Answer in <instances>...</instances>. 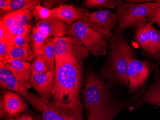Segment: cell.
<instances>
[{
    "instance_id": "obj_5",
    "label": "cell",
    "mask_w": 160,
    "mask_h": 120,
    "mask_svg": "<svg viewBox=\"0 0 160 120\" xmlns=\"http://www.w3.org/2000/svg\"><path fill=\"white\" fill-rule=\"evenodd\" d=\"M67 35L78 39L97 59L99 56L107 54L108 45L106 40L100 34L89 28L82 20L71 25Z\"/></svg>"
},
{
    "instance_id": "obj_35",
    "label": "cell",
    "mask_w": 160,
    "mask_h": 120,
    "mask_svg": "<svg viewBox=\"0 0 160 120\" xmlns=\"http://www.w3.org/2000/svg\"><path fill=\"white\" fill-rule=\"evenodd\" d=\"M12 0H1L0 1V9L1 13H2L4 10L9 5Z\"/></svg>"
},
{
    "instance_id": "obj_38",
    "label": "cell",
    "mask_w": 160,
    "mask_h": 120,
    "mask_svg": "<svg viewBox=\"0 0 160 120\" xmlns=\"http://www.w3.org/2000/svg\"></svg>"
},
{
    "instance_id": "obj_20",
    "label": "cell",
    "mask_w": 160,
    "mask_h": 120,
    "mask_svg": "<svg viewBox=\"0 0 160 120\" xmlns=\"http://www.w3.org/2000/svg\"><path fill=\"white\" fill-rule=\"evenodd\" d=\"M145 24H141L137 26L135 38L136 41L142 47V48L155 57L154 51L150 44L146 32Z\"/></svg>"
},
{
    "instance_id": "obj_1",
    "label": "cell",
    "mask_w": 160,
    "mask_h": 120,
    "mask_svg": "<svg viewBox=\"0 0 160 120\" xmlns=\"http://www.w3.org/2000/svg\"><path fill=\"white\" fill-rule=\"evenodd\" d=\"M82 69L78 60L71 55H65L55 60V81L53 101L73 111L82 118L84 105L80 102L83 82Z\"/></svg>"
},
{
    "instance_id": "obj_31",
    "label": "cell",
    "mask_w": 160,
    "mask_h": 120,
    "mask_svg": "<svg viewBox=\"0 0 160 120\" xmlns=\"http://www.w3.org/2000/svg\"><path fill=\"white\" fill-rule=\"evenodd\" d=\"M10 32L2 21H0V42L7 43L9 37Z\"/></svg>"
},
{
    "instance_id": "obj_12",
    "label": "cell",
    "mask_w": 160,
    "mask_h": 120,
    "mask_svg": "<svg viewBox=\"0 0 160 120\" xmlns=\"http://www.w3.org/2000/svg\"><path fill=\"white\" fill-rule=\"evenodd\" d=\"M71 25L57 18H50L40 21L34 28L48 37H64Z\"/></svg>"
},
{
    "instance_id": "obj_32",
    "label": "cell",
    "mask_w": 160,
    "mask_h": 120,
    "mask_svg": "<svg viewBox=\"0 0 160 120\" xmlns=\"http://www.w3.org/2000/svg\"><path fill=\"white\" fill-rule=\"evenodd\" d=\"M149 24L152 25L153 23L160 22V7H157L152 16L148 19Z\"/></svg>"
},
{
    "instance_id": "obj_7",
    "label": "cell",
    "mask_w": 160,
    "mask_h": 120,
    "mask_svg": "<svg viewBox=\"0 0 160 120\" xmlns=\"http://www.w3.org/2000/svg\"><path fill=\"white\" fill-rule=\"evenodd\" d=\"M56 60L65 55L75 57L83 69V61L88 56L89 51L78 39L73 37H61L53 38Z\"/></svg>"
},
{
    "instance_id": "obj_13",
    "label": "cell",
    "mask_w": 160,
    "mask_h": 120,
    "mask_svg": "<svg viewBox=\"0 0 160 120\" xmlns=\"http://www.w3.org/2000/svg\"><path fill=\"white\" fill-rule=\"evenodd\" d=\"M42 119L43 120H83L73 111L53 101L49 102L43 111Z\"/></svg>"
},
{
    "instance_id": "obj_19",
    "label": "cell",
    "mask_w": 160,
    "mask_h": 120,
    "mask_svg": "<svg viewBox=\"0 0 160 120\" xmlns=\"http://www.w3.org/2000/svg\"><path fill=\"white\" fill-rule=\"evenodd\" d=\"M41 1L38 0H12L9 5L4 10V12L27 10L33 11L36 5L40 4Z\"/></svg>"
},
{
    "instance_id": "obj_3",
    "label": "cell",
    "mask_w": 160,
    "mask_h": 120,
    "mask_svg": "<svg viewBox=\"0 0 160 120\" xmlns=\"http://www.w3.org/2000/svg\"><path fill=\"white\" fill-rule=\"evenodd\" d=\"M108 48V59L101 69V75L107 79L110 87L115 85L128 87V65L129 60L135 57L134 51L123 36L119 27L115 29L109 40Z\"/></svg>"
},
{
    "instance_id": "obj_36",
    "label": "cell",
    "mask_w": 160,
    "mask_h": 120,
    "mask_svg": "<svg viewBox=\"0 0 160 120\" xmlns=\"http://www.w3.org/2000/svg\"><path fill=\"white\" fill-rule=\"evenodd\" d=\"M155 3L157 7H160V1H155Z\"/></svg>"
},
{
    "instance_id": "obj_24",
    "label": "cell",
    "mask_w": 160,
    "mask_h": 120,
    "mask_svg": "<svg viewBox=\"0 0 160 120\" xmlns=\"http://www.w3.org/2000/svg\"><path fill=\"white\" fill-rule=\"evenodd\" d=\"M43 55L45 57L52 70L55 68V51L54 45L53 37H48L45 44Z\"/></svg>"
},
{
    "instance_id": "obj_28",
    "label": "cell",
    "mask_w": 160,
    "mask_h": 120,
    "mask_svg": "<svg viewBox=\"0 0 160 120\" xmlns=\"http://www.w3.org/2000/svg\"><path fill=\"white\" fill-rule=\"evenodd\" d=\"M13 73L8 63L0 61V86L3 88L5 84L12 77Z\"/></svg>"
},
{
    "instance_id": "obj_15",
    "label": "cell",
    "mask_w": 160,
    "mask_h": 120,
    "mask_svg": "<svg viewBox=\"0 0 160 120\" xmlns=\"http://www.w3.org/2000/svg\"><path fill=\"white\" fill-rule=\"evenodd\" d=\"M36 56L31 46L28 47H18L13 46L8 47V52L3 62L9 63L12 60L17 59L30 62Z\"/></svg>"
},
{
    "instance_id": "obj_37",
    "label": "cell",
    "mask_w": 160,
    "mask_h": 120,
    "mask_svg": "<svg viewBox=\"0 0 160 120\" xmlns=\"http://www.w3.org/2000/svg\"><path fill=\"white\" fill-rule=\"evenodd\" d=\"M158 25H159V26L160 27V22H159V23H158Z\"/></svg>"
},
{
    "instance_id": "obj_9",
    "label": "cell",
    "mask_w": 160,
    "mask_h": 120,
    "mask_svg": "<svg viewBox=\"0 0 160 120\" xmlns=\"http://www.w3.org/2000/svg\"><path fill=\"white\" fill-rule=\"evenodd\" d=\"M150 73V66L148 63L139 60H130L127 68V76L131 92L139 89L147 80Z\"/></svg>"
},
{
    "instance_id": "obj_29",
    "label": "cell",
    "mask_w": 160,
    "mask_h": 120,
    "mask_svg": "<svg viewBox=\"0 0 160 120\" xmlns=\"http://www.w3.org/2000/svg\"><path fill=\"white\" fill-rule=\"evenodd\" d=\"M31 28L30 25L26 26H17L10 32L8 39L17 36H26L28 35L30 32Z\"/></svg>"
},
{
    "instance_id": "obj_11",
    "label": "cell",
    "mask_w": 160,
    "mask_h": 120,
    "mask_svg": "<svg viewBox=\"0 0 160 120\" xmlns=\"http://www.w3.org/2000/svg\"><path fill=\"white\" fill-rule=\"evenodd\" d=\"M2 89L4 91L10 90L20 95L32 105L36 111H44L49 102V101L44 100L40 96L29 92V89L14 76L7 82Z\"/></svg>"
},
{
    "instance_id": "obj_10",
    "label": "cell",
    "mask_w": 160,
    "mask_h": 120,
    "mask_svg": "<svg viewBox=\"0 0 160 120\" xmlns=\"http://www.w3.org/2000/svg\"><path fill=\"white\" fill-rule=\"evenodd\" d=\"M55 70L45 73H32L30 83L44 100L49 101L52 96L55 81Z\"/></svg>"
},
{
    "instance_id": "obj_18",
    "label": "cell",
    "mask_w": 160,
    "mask_h": 120,
    "mask_svg": "<svg viewBox=\"0 0 160 120\" xmlns=\"http://www.w3.org/2000/svg\"><path fill=\"white\" fill-rule=\"evenodd\" d=\"M62 5L55 7L52 9H50L45 6H41L40 4H38L31 12V14L33 18L38 21L50 18H59Z\"/></svg>"
},
{
    "instance_id": "obj_25",
    "label": "cell",
    "mask_w": 160,
    "mask_h": 120,
    "mask_svg": "<svg viewBox=\"0 0 160 120\" xmlns=\"http://www.w3.org/2000/svg\"><path fill=\"white\" fill-rule=\"evenodd\" d=\"M13 13L16 26H26L30 25L33 16L30 11L24 10L12 12Z\"/></svg>"
},
{
    "instance_id": "obj_16",
    "label": "cell",
    "mask_w": 160,
    "mask_h": 120,
    "mask_svg": "<svg viewBox=\"0 0 160 120\" xmlns=\"http://www.w3.org/2000/svg\"><path fill=\"white\" fill-rule=\"evenodd\" d=\"M85 13L84 9L73 4H62L59 18L71 25L82 20Z\"/></svg>"
},
{
    "instance_id": "obj_22",
    "label": "cell",
    "mask_w": 160,
    "mask_h": 120,
    "mask_svg": "<svg viewBox=\"0 0 160 120\" xmlns=\"http://www.w3.org/2000/svg\"><path fill=\"white\" fill-rule=\"evenodd\" d=\"M145 28L149 41L155 54V57L158 58L160 56V32L149 23L145 24Z\"/></svg>"
},
{
    "instance_id": "obj_34",
    "label": "cell",
    "mask_w": 160,
    "mask_h": 120,
    "mask_svg": "<svg viewBox=\"0 0 160 120\" xmlns=\"http://www.w3.org/2000/svg\"><path fill=\"white\" fill-rule=\"evenodd\" d=\"M59 1H45L43 2V4L45 5V7L50 9H52L53 7L58 3H60Z\"/></svg>"
},
{
    "instance_id": "obj_2",
    "label": "cell",
    "mask_w": 160,
    "mask_h": 120,
    "mask_svg": "<svg viewBox=\"0 0 160 120\" xmlns=\"http://www.w3.org/2000/svg\"><path fill=\"white\" fill-rule=\"evenodd\" d=\"M83 99L88 112L87 120H113L123 109L130 105L127 102L115 101L108 83L98 74L85 75Z\"/></svg>"
},
{
    "instance_id": "obj_14",
    "label": "cell",
    "mask_w": 160,
    "mask_h": 120,
    "mask_svg": "<svg viewBox=\"0 0 160 120\" xmlns=\"http://www.w3.org/2000/svg\"><path fill=\"white\" fill-rule=\"evenodd\" d=\"M16 78L28 89L32 87L30 83L32 74L31 64L20 60H12L8 63Z\"/></svg>"
},
{
    "instance_id": "obj_30",
    "label": "cell",
    "mask_w": 160,
    "mask_h": 120,
    "mask_svg": "<svg viewBox=\"0 0 160 120\" xmlns=\"http://www.w3.org/2000/svg\"><path fill=\"white\" fill-rule=\"evenodd\" d=\"M5 120H43L42 117L37 116L32 112H25L20 115L14 117L8 118Z\"/></svg>"
},
{
    "instance_id": "obj_23",
    "label": "cell",
    "mask_w": 160,
    "mask_h": 120,
    "mask_svg": "<svg viewBox=\"0 0 160 120\" xmlns=\"http://www.w3.org/2000/svg\"><path fill=\"white\" fill-rule=\"evenodd\" d=\"M32 73H45L52 70L47 60L43 55L36 56L31 64Z\"/></svg>"
},
{
    "instance_id": "obj_21",
    "label": "cell",
    "mask_w": 160,
    "mask_h": 120,
    "mask_svg": "<svg viewBox=\"0 0 160 120\" xmlns=\"http://www.w3.org/2000/svg\"><path fill=\"white\" fill-rule=\"evenodd\" d=\"M31 35V46L35 55L36 56L43 55L45 44L48 37L35 28H33Z\"/></svg>"
},
{
    "instance_id": "obj_8",
    "label": "cell",
    "mask_w": 160,
    "mask_h": 120,
    "mask_svg": "<svg viewBox=\"0 0 160 120\" xmlns=\"http://www.w3.org/2000/svg\"><path fill=\"white\" fill-rule=\"evenodd\" d=\"M27 103L20 95L10 91H3L0 100V115L2 118H10L26 112Z\"/></svg>"
},
{
    "instance_id": "obj_4",
    "label": "cell",
    "mask_w": 160,
    "mask_h": 120,
    "mask_svg": "<svg viewBox=\"0 0 160 120\" xmlns=\"http://www.w3.org/2000/svg\"><path fill=\"white\" fill-rule=\"evenodd\" d=\"M117 7L116 17L122 31L133 25L146 24L157 8L155 2L135 4L121 1H118Z\"/></svg>"
},
{
    "instance_id": "obj_6",
    "label": "cell",
    "mask_w": 160,
    "mask_h": 120,
    "mask_svg": "<svg viewBox=\"0 0 160 120\" xmlns=\"http://www.w3.org/2000/svg\"><path fill=\"white\" fill-rule=\"evenodd\" d=\"M82 20L89 28L100 34L105 39L109 40L113 36L112 29L117 24L116 13L109 10H100L86 12Z\"/></svg>"
},
{
    "instance_id": "obj_27",
    "label": "cell",
    "mask_w": 160,
    "mask_h": 120,
    "mask_svg": "<svg viewBox=\"0 0 160 120\" xmlns=\"http://www.w3.org/2000/svg\"><path fill=\"white\" fill-rule=\"evenodd\" d=\"M32 41V35L26 36H18L13 37L12 39H9L7 44L8 47L14 46L18 47H28L30 46V42Z\"/></svg>"
},
{
    "instance_id": "obj_26",
    "label": "cell",
    "mask_w": 160,
    "mask_h": 120,
    "mask_svg": "<svg viewBox=\"0 0 160 120\" xmlns=\"http://www.w3.org/2000/svg\"><path fill=\"white\" fill-rule=\"evenodd\" d=\"M84 4L89 8L104 7L106 8L115 9L118 6V1L114 0H87L84 2Z\"/></svg>"
},
{
    "instance_id": "obj_17",
    "label": "cell",
    "mask_w": 160,
    "mask_h": 120,
    "mask_svg": "<svg viewBox=\"0 0 160 120\" xmlns=\"http://www.w3.org/2000/svg\"><path fill=\"white\" fill-rule=\"evenodd\" d=\"M154 78L155 81L149 86L142 100L147 103L160 107V71L158 69Z\"/></svg>"
},
{
    "instance_id": "obj_33",
    "label": "cell",
    "mask_w": 160,
    "mask_h": 120,
    "mask_svg": "<svg viewBox=\"0 0 160 120\" xmlns=\"http://www.w3.org/2000/svg\"><path fill=\"white\" fill-rule=\"evenodd\" d=\"M8 52L7 43L0 42V61L3 62Z\"/></svg>"
}]
</instances>
